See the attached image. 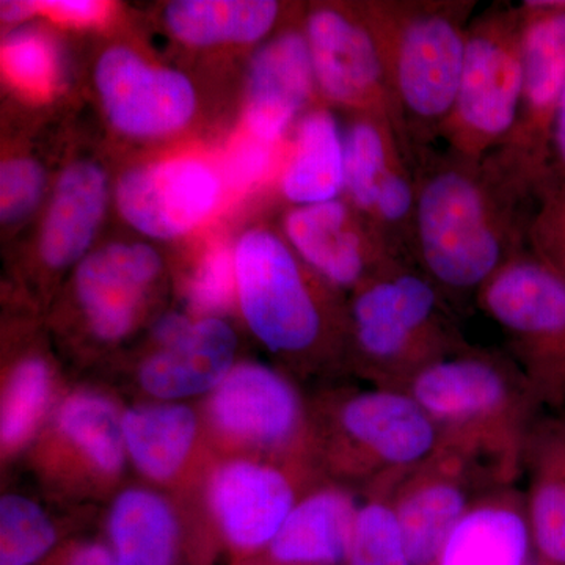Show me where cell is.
<instances>
[{
	"instance_id": "obj_12",
	"label": "cell",
	"mask_w": 565,
	"mask_h": 565,
	"mask_svg": "<svg viewBox=\"0 0 565 565\" xmlns=\"http://www.w3.org/2000/svg\"><path fill=\"white\" fill-rule=\"evenodd\" d=\"M121 430L129 467L141 482L202 511L203 486L217 456L199 407L136 401L122 411Z\"/></svg>"
},
{
	"instance_id": "obj_38",
	"label": "cell",
	"mask_w": 565,
	"mask_h": 565,
	"mask_svg": "<svg viewBox=\"0 0 565 565\" xmlns=\"http://www.w3.org/2000/svg\"><path fill=\"white\" fill-rule=\"evenodd\" d=\"M43 565H114V559L106 542L84 539L58 546Z\"/></svg>"
},
{
	"instance_id": "obj_35",
	"label": "cell",
	"mask_w": 565,
	"mask_h": 565,
	"mask_svg": "<svg viewBox=\"0 0 565 565\" xmlns=\"http://www.w3.org/2000/svg\"><path fill=\"white\" fill-rule=\"evenodd\" d=\"M43 170L29 159H14L0 170V214L3 222L20 221L39 202Z\"/></svg>"
},
{
	"instance_id": "obj_27",
	"label": "cell",
	"mask_w": 565,
	"mask_h": 565,
	"mask_svg": "<svg viewBox=\"0 0 565 565\" xmlns=\"http://www.w3.org/2000/svg\"><path fill=\"white\" fill-rule=\"evenodd\" d=\"M106 196V178L98 167L76 163L62 174L41 241L47 266L61 269L87 250L102 221Z\"/></svg>"
},
{
	"instance_id": "obj_21",
	"label": "cell",
	"mask_w": 565,
	"mask_h": 565,
	"mask_svg": "<svg viewBox=\"0 0 565 565\" xmlns=\"http://www.w3.org/2000/svg\"><path fill=\"white\" fill-rule=\"evenodd\" d=\"M202 516L170 494L147 484H126L111 498L106 544L114 565H180Z\"/></svg>"
},
{
	"instance_id": "obj_29",
	"label": "cell",
	"mask_w": 565,
	"mask_h": 565,
	"mask_svg": "<svg viewBox=\"0 0 565 565\" xmlns=\"http://www.w3.org/2000/svg\"><path fill=\"white\" fill-rule=\"evenodd\" d=\"M344 148L345 192L367 221L381 189L397 170L414 162L393 122L375 115L355 118L344 134Z\"/></svg>"
},
{
	"instance_id": "obj_15",
	"label": "cell",
	"mask_w": 565,
	"mask_h": 565,
	"mask_svg": "<svg viewBox=\"0 0 565 565\" xmlns=\"http://www.w3.org/2000/svg\"><path fill=\"white\" fill-rule=\"evenodd\" d=\"M501 489L463 457L437 449L393 487L394 514L414 565H435L449 534L490 490Z\"/></svg>"
},
{
	"instance_id": "obj_8",
	"label": "cell",
	"mask_w": 565,
	"mask_h": 565,
	"mask_svg": "<svg viewBox=\"0 0 565 565\" xmlns=\"http://www.w3.org/2000/svg\"><path fill=\"white\" fill-rule=\"evenodd\" d=\"M199 411L215 456L263 457L318 473L310 396L286 371L236 363Z\"/></svg>"
},
{
	"instance_id": "obj_34",
	"label": "cell",
	"mask_w": 565,
	"mask_h": 565,
	"mask_svg": "<svg viewBox=\"0 0 565 565\" xmlns=\"http://www.w3.org/2000/svg\"><path fill=\"white\" fill-rule=\"evenodd\" d=\"M3 66L11 79L33 95L50 92L57 77L51 44L32 32L18 33L3 44Z\"/></svg>"
},
{
	"instance_id": "obj_36",
	"label": "cell",
	"mask_w": 565,
	"mask_h": 565,
	"mask_svg": "<svg viewBox=\"0 0 565 565\" xmlns=\"http://www.w3.org/2000/svg\"><path fill=\"white\" fill-rule=\"evenodd\" d=\"M530 248L565 274V188L539 204L530 232Z\"/></svg>"
},
{
	"instance_id": "obj_10",
	"label": "cell",
	"mask_w": 565,
	"mask_h": 565,
	"mask_svg": "<svg viewBox=\"0 0 565 565\" xmlns=\"http://www.w3.org/2000/svg\"><path fill=\"white\" fill-rule=\"evenodd\" d=\"M522 11L494 6L470 21L462 79L440 131L448 152L482 159L511 141L523 95Z\"/></svg>"
},
{
	"instance_id": "obj_19",
	"label": "cell",
	"mask_w": 565,
	"mask_h": 565,
	"mask_svg": "<svg viewBox=\"0 0 565 565\" xmlns=\"http://www.w3.org/2000/svg\"><path fill=\"white\" fill-rule=\"evenodd\" d=\"M96 84L111 125L131 136L177 131L195 110V92L188 77L154 68L122 47L103 55Z\"/></svg>"
},
{
	"instance_id": "obj_6",
	"label": "cell",
	"mask_w": 565,
	"mask_h": 565,
	"mask_svg": "<svg viewBox=\"0 0 565 565\" xmlns=\"http://www.w3.org/2000/svg\"><path fill=\"white\" fill-rule=\"evenodd\" d=\"M467 345L448 297L415 263H394L352 292L348 371L367 385L401 390Z\"/></svg>"
},
{
	"instance_id": "obj_18",
	"label": "cell",
	"mask_w": 565,
	"mask_h": 565,
	"mask_svg": "<svg viewBox=\"0 0 565 565\" xmlns=\"http://www.w3.org/2000/svg\"><path fill=\"white\" fill-rule=\"evenodd\" d=\"M161 267L158 253L141 244L109 245L79 264L74 289L82 321L96 341L120 343L132 333Z\"/></svg>"
},
{
	"instance_id": "obj_17",
	"label": "cell",
	"mask_w": 565,
	"mask_h": 565,
	"mask_svg": "<svg viewBox=\"0 0 565 565\" xmlns=\"http://www.w3.org/2000/svg\"><path fill=\"white\" fill-rule=\"evenodd\" d=\"M285 230L297 255L337 291L353 292L392 264L405 262L390 252L366 218L338 199L296 207Z\"/></svg>"
},
{
	"instance_id": "obj_26",
	"label": "cell",
	"mask_w": 565,
	"mask_h": 565,
	"mask_svg": "<svg viewBox=\"0 0 565 565\" xmlns=\"http://www.w3.org/2000/svg\"><path fill=\"white\" fill-rule=\"evenodd\" d=\"M70 384L41 353H25L3 370L0 386V457L10 465L24 457Z\"/></svg>"
},
{
	"instance_id": "obj_30",
	"label": "cell",
	"mask_w": 565,
	"mask_h": 565,
	"mask_svg": "<svg viewBox=\"0 0 565 565\" xmlns=\"http://www.w3.org/2000/svg\"><path fill=\"white\" fill-rule=\"evenodd\" d=\"M277 2L263 0H181L167 9V24L192 44L255 41L273 29Z\"/></svg>"
},
{
	"instance_id": "obj_24",
	"label": "cell",
	"mask_w": 565,
	"mask_h": 565,
	"mask_svg": "<svg viewBox=\"0 0 565 565\" xmlns=\"http://www.w3.org/2000/svg\"><path fill=\"white\" fill-rule=\"evenodd\" d=\"M525 497L516 486L482 494L449 534L435 565H531Z\"/></svg>"
},
{
	"instance_id": "obj_28",
	"label": "cell",
	"mask_w": 565,
	"mask_h": 565,
	"mask_svg": "<svg viewBox=\"0 0 565 565\" xmlns=\"http://www.w3.org/2000/svg\"><path fill=\"white\" fill-rule=\"evenodd\" d=\"M281 185L286 199L297 206L332 202L344 191V136L329 111H311L300 122Z\"/></svg>"
},
{
	"instance_id": "obj_14",
	"label": "cell",
	"mask_w": 565,
	"mask_h": 565,
	"mask_svg": "<svg viewBox=\"0 0 565 565\" xmlns=\"http://www.w3.org/2000/svg\"><path fill=\"white\" fill-rule=\"evenodd\" d=\"M152 340L154 349L134 373L139 401H202L236 364V333L221 318L167 315L152 329Z\"/></svg>"
},
{
	"instance_id": "obj_16",
	"label": "cell",
	"mask_w": 565,
	"mask_h": 565,
	"mask_svg": "<svg viewBox=\"0 0 565 565\" xmlns=\"http://www.w3.org/2000/svg\"><path fill=\"white\" fill-rule=\"evenodd\" d=\"M519 7L523 18V95L514 136L505 148L534 173L542 195L565 85V0H525Z\"/></svg>"
},
{
	"instance_id": "obj_5",
	"label": "cell",
	"mask_w": 565,
	"mask_h": 565,
	"mask_svg": "<svg viewBox=\"0 0 565 565\" xmlns=\"http://www.w3.org/2000/svg\"><path fill=\"white\" fill-rule=\"evenodd\" d=\"M310 401L315 465L323 481L363 494L397 481L437 449L433 419L404 390L326 386Z\"/></svg>"
},
{
	"instance_id": "obj_3",
	"label": "cell",
	"mask_w": 565,
	"mask_h": 565,
	"mask_svg": "<svg viewBox=\"0 0 565 565\" xmlns=\"http://www.w3.org/2000/svg\"><path fill=\"white\" fill-rule=\"evenodd\" d=\"M473 9V2L426 0L363 7L384 55L397 131L414 163L455 106Z\"/></svg>"
},
{
	"instance_id": "obj_9",
	"label": "cell",
	"mask_w": 565,
	"mask_h": 565,
	"mask_svg": "<svg viewBox=\"0 0 565 565\" xmlns=\"http://www.w3.org/2000/svg\"><path fill=\"white\" fill-rule=\"evenodd\" d=\"M504 334L508 355L541 407L565 405V274L530 247L501 267L476 296Z\"/></svg>"
},
{
	"instance_id": "obj_31",
	"label": "cell",
	"mask_w": 565,
	"mask_h": 565,
	"mask_svg": "<svg viewBox=\"0 0 565 565\" xmlns=\"http://www.w3.org/2000/svg\"><path fill=\"white\" fill-rule=\"evenodd\" d=\"M397 481L385 482L360 494L344 565H414L394 514L392 493Z\"/></svg>"
},
{
	"instance_id": "obj_25",
	"label": "cell",
	"mask_w": 565,
	"mask_h": 565,
	"mask_svg": "<svg viewBox=\"0 0 565 565\" xmlns=\"http://www.w3.org/2000/svg\"><path fill=\"white\" fill-rule=\"evenodd\" d=\"M523 475L535 561L565 565V415H542L534 424Z\"/></svg>"
},
{
	"instance_id": "obj_1",
	"label": "cell",
	"mask_w": 565,
	"mask_h": 565,
	"mask_svg": "<svg viewBox=\"0 0 565 565\" xmlns=\"http://www.w3.org/2000/svg\"><path fill=\"white\" fill-rule=\"evenodd\" d=\"M414 263L449 302L478 296L530 247L537 178L509 148L482 159L423 151L415 159Z\"/></svg>"
},
{
	"instance_id": "obj_13",
	"label": "cell",
	"mask_w": 565,
	"mask_h": 565,
	"mask_svg": "<svg viewBox=\"0 0 565 565\" xmlns=\"http://www.w3.org/2000/svg\"><path fill=\"white\" fill-rule=\"evenodd\" d=\"M305 36L322 95L359 115L386 118L397 131L384 55L364 10L351 14L334 7L316 9Z\"/></svg>"
},
{
	"instance_id": "obj_37",
	"label": "cell",
	"mask_w": 565,
	"mask_h": 565,
	"mask_svg": "<svg viewBox=\"0 0 565 565\" xmlns=\"http://www.w3.org/2000/svg\"><path fill=\"white\" fill-rule=\"evenodd\" d=\"M563 188H565V85L559 106H557L555 125H553L542 200Z\"/></svg>"
},
{
	"instance_id": "obj_32",
	"label": "cell",
	"mask_w": 565,
	"mask_h": 565,
	"mask_svg": "<svg viewBox=\"0 0 565 565\" xmlns=\"http://www.w3.org/2000/svg\"><path fill=\"white\" fill-rule=\"evenodd\" d=\"M61 526L39 501L18 492L0 498V565H39L58 548Z\"/></svg>"
},
{
	"instance_id": "obj_33",
	"label": "cell",
	"mask_w": 565,
	"mask_h": 565,
	"mask_svg": "<svg viewBox=\"0 0 565 565\" xmlns=\"http://www.w3.org/2000/svg\"><path fill=\"white\" fill-rule=\"evenodd\" d=\"M237 297L234 255L226 247L207 253L189 286V303L199 318H217Z\"/></svg>"
},
{
	"instance_id": "obj_11",
	"label": "cell",
	"mask_w": 565,
	"mask_h": 565,
	"mask_svg": "<svg viewBox=\"0 0 565 565\" xmlns=\"http://www.w3.org/2000/svg\"><path fill=\"white\" fill-rule=\"evenodd\" d=\"M322 479L300 465L263 457H217L202 490L204 522L234 563L258 555L308 490Z\"/></svg>"
},
{
	"instance_id": "obj_4",
	"label": "cell",
	"mask_w": 565,
	"mask_h": 565,
	"mask_svg": "<svg viewBox=\"0 0 565 565\" xmlns=\"http://www.w3.org/2000/svg\"><path fill=\"white\" fill-rule=\"evenodd\" d=\"M237 300L252 333L294 379L348 371V307H330L288 245L245 234L234 252Z\"/></svg>"
},
{
	"instance_id": "obj_7",
	"label": "cell",
	"mask_w": 565,
	"mask_h": 565,
	"mask_svg": "<svg viewBox=\"0 0 565 565\" xmlns=\"http://www.w3.org/2000/svg\"><path fill=\"white\" fill-rule=\"evenodd\" d=\"M126 405L107 385H70L25 452L31 473L62 504L110 503L128 478Z\"/></svg>"
},
{
	"instance_id": "obj_2",
	"label": "cell",
	"mask_w": 565,
	"mask_h": 565,
	"mask_svg": "<svg viewBox=\"0 0 565 565\" xmlns=\"http://www.w3.org/2000/svg\"><path fill=\"white\" fill-rule=\"evenodd\" d=\"M401 390L433 419L440 448L463 457L497 487L516 486L544 408L508 353L468 344Z\"/></svg>"
},
{
	"instance_id": "obj_40",
	"label": "cell",
	"mask_w": 565,
	"mask_h": 565,
	"mask_svg": "<svg viewBox=\"0 0 565 565\" xmlns=\"http://www.w3.org/2000/svg\"><path fill=\"white\" fill-rule=\"evenodd\" d=\"M2 20L20 21L31 17L36 11L35 2H2Z\"/></svg>"
},
{
	"instance_id": "obj_39",
	"label": "cell",
	"mask_w": 565,
	"mask_h": 565,
	"mask_svg": "<svg viewBox=\"0 0 565 565\" xmlns=\"http://www.w3.org/2000/svg\"><path fill=\"white\" fill-rule=\"evenodd\" d=\"M36 10L47 11L58 20L70 22H92L98 20L104 13V6L98 2L85 0H50V2H35Z\"/></svg>"
},
{
	"instance_id": "obj_22",
	"label": "cell",
	"mask_w": 565,
	"mask_h": 565,
	"mask_svg": "<svg viewBox=\"0 0 565 565\" xmlns=\"http://www.w3.org/2000/svg\"><path fill=\"white\" fill-rule=\"evenodd\" d=\"M360 494L321 481L305 493L258 555L236 565H344Z\"/></svg>"
},
{
	"instance_id": "obj_41",
	"label": "cell",
	"mask_w": 565,
	"mask_h": 565,
	"mask_svg": "<svg viewBox=\"0 0 565 565\" xmlns=\"http://www.w3.org/2000/svg\"><path fill=\"white\" fill-rule=\"evenodd\" d=\"M534 565H544V564H539L537 561H535Z\"/></svg>"
},
{
	"instance_id": "obj_23",
	"label": "cell",
	"mask_w": 565,
	"mask_h": 565,
	"mask_svg": "<svg viewBox=\"0 0 565 565\" xmlns=\"http://www.w3.org/2000/svg\"><path fill=\"white\" fill-rule=\"evenodd\" d=\"M316 84L307 36L289 31L255 55L248 84L247 122L259 140L273 143L310 99Z\"/></svg>"
},
{
	"instance_id": "obj_20",
	"label": "cell",
	"mask_w": 565,
	"mask_h": 565,
	"mask_svg": "<svg viewBox=\"0 0 565 565\" xmlns=\"http://www.w3.org/2000/svg\"><path fill=\"white\" fill-rule=\"evenodd\" d=\"M218 181L204 163L177 159L132 170L118 184L126 221L152 237L191 232L217 203Z\"/></svg>"
}]
</instances>
